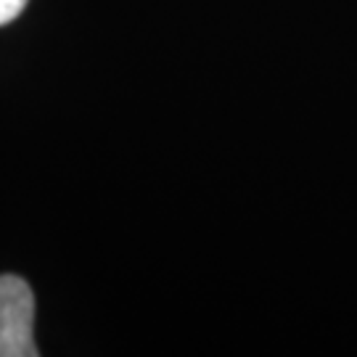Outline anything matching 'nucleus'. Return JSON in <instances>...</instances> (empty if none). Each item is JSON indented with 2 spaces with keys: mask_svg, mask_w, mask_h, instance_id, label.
<instances>
[{
  "mask_svg": "<svg viewBox=\"0 0 357 357\" xmlns=\"http://www.w3.org/2000/svg\"><path fill=\"white\" fill-rule=\"evenodd\" d=\"M26 0H0V26L11 24L19 13L24 11Z\"/></svg>",
  "mask_w": 357,
  "mask_h": 357,
  "instance_id": "nucleus-2",
  "label": "nucleus"
},
{
  "mask_svg": "<svg viewBox=\"0 0 357 357\" xmlns=\"http://www.w3.org/2000/svg\"><path fill=\"white\" fill-rule=\"evenodd\" d=\"M35 294L19 275H0V357H38Z\"/></svg>",
  "mask_w": 357,
  "mask_h": 357,
  "instance_id": "nucleus-1",
  "label": "nucleus"
}]
</instances>
